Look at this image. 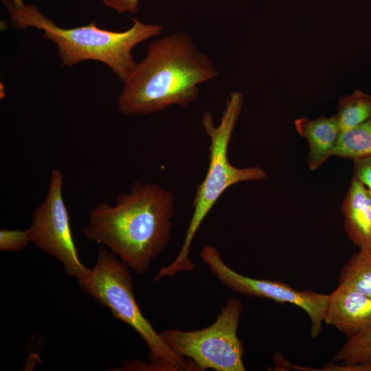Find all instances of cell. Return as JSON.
Instances as JSON below:
<instances>
[{
	"mask_svg": "<svg viewBox=\"0 0 371 371\" xmlns=\"http://www.w3.org/2000/svg\"><path fill=\"white\" fill-rule=\"evenodd\" d=\"M174 201L158 183L135 181L113 205L100 201L93 207L82 233L144 275L170 241Z\"/></svg>",
	"mask_w": 371,
	"mask_h": 371,
	"instance_id": "cell-1",
	"label": "cell"
},
{
	"mask_svg": "<svg viewBox=\"0 0 371 371\" xmlns=\"http://www.w3.org/2000/svg\"><path fill=\"white\" fill-rule=\"evenodd\" d=\"M218 76L191 35L176 32L148 44L145 57L123 82L117 109L124 115H147L173 105L187 107L197 99L199 85Z\"/></svg>",
	"mask_w": 371,
	"mask_h": 371,
	"instance_id": "cell-2",
	"label": "cell"
},
{
	"mask_svg": "<svg viewBox=\"0 0 371 371\" xmlns=\"http://www.w3.org/2000/svg\"><path fill=\"white\" fill-rule=\"evenodd\" d=\"M1 1L14 28H37L43 31V38L56 44L58 56L64 66H73L88 60H97L106 65L122 82L126 80L137 64L133 49L161 34L165 28L159 24L144 23L131 16L132 26L123 32L101 29L95 22L64 28L58 26L33 4L18 7L11 0Z\"/></svg>",
	"mask_w": 371,
	"mask_h": 371,
	"instance_id": "cell-3",
	"label": "cell"
},
{
	"mask_svg": "<svg viewBox=\"0 0 371 371\" xmlns=\"http://www.w3.org/2000/svg\"><path fill=\"white\" fill-rule=\"evenodd\" d=\"M243 93L232 91L226 99L218 126L215 125L213 115L210 111H205L202 115V126L210 140L208 168L204 179L196 188L192 205L193 213L183 245L175 260L155 275L157 280L194 269V265L190 258L193 238L205 216L229 187L243 181L265 180L267 177L266 171L260 167L237 168L228 159L229 142L243 109Z\"/></svg>",
	"mask_w": 371,
	"mask_h": 371,
	"instance_id": "cell-4",
	"label": "cell"
},
{
	"mask_svg": "<svg viewBox=\"0 0 371 371\" xmlns=\"http://www.w3.org/2000/svg\"><path fill=\"white\" fill-rule=\"evenodd\" d=\"M78 282L82 291L108 308L115 318L132 327L142 338L149 349V370L199 371L191 360L174 352L143 315L135 300L131 268L108 248L99 247L94 266Z\"/></svg>",
	"mask_w": 371,
	"mask_h": 371,
	"instance_id": "cell-5",
	"label": "cell"
},
{
	"mask_svg": "<svg viewBox=\"0 0 371 371\" xmlns=\"http://www.w3.org/2000/svg\"><path fill=\"white\" fill-rule=\"evenodd\" d=\"M243 311L241 301L232 297L208 327L188 331L169 328L159 335L174 352L191 360L199 371H245V350L237 333Z\"/></svg>",
	"mask_w": 371,
	"mask_h": 371,
	"instance_id": "cell-6",
	"label": "cell"
},
{
	"mask_svg": "<svg viewBox=\"0 0 371 371\" xmlns=\"http://www.w3.org/2000/svg\"><path fill=\"white\" fill-rule=\"evenodd\" d=\"M63 176L53 169L47 194L36 208L28 231L31 243L43 252L59 260L66 273L84 280L90 269L80 261L70 225V217L63 195Z\"/></svg>",
	"mask_w": 371,
	"mask_h": 371,
	"instance_id": "cell-7",
	"label": "cell"
},
{
	"mask_svg": "<svg viewBox=\"0 0 371 371\" xmlns=\"http://www.w3.org/2000/svg\"><path fill=\"white\" fill-rule=\"evenodd\" d=\"M200 255L210 270L229 289L280 304H294L308 314L311 320V335L317 337L320 334L329 295L312 290H297L280 281L242 275L225 262L219 251L214 246H205Z\"/></svg>",
	"mask_w": 371,
	"mask_h": 371,
	"instance_id": "cell-8",
	"label": "cell"
},
{
	"mask_svg": "<svg viewBox=\"0 0 371 371\" xmlns=\"http://www.w3.org/2000/svg\"><path fill=\"white\" fill-rule=\"evenodd\" d=\"M324 322L348 339L359 335L371 326V297L337 286L329 294Z\"/></svg>",
	"mask_w": 371,
	"mask_h": 371,
	"instance_id": "cell-9",
	"label": "cell"
},
{
	"mask_svg": "<svg viewBox=\"0 0 371 371\" xmlns=\"http://www.w3.org/2000/svg\"><path fill=\"white\" fill-rule=\"evenodd\" d=\"M341 210L348 238L359 250L371 253V195L367 188L354 176Z\"/></svg>",
	"mask_w": 371,
	"mask_h": 371,
	"instance_id": "cell-10",
	"label": "cell"
},
{
	"mask_svg": "<svg viewBox=\"0 0 371 371\" xmlns=\"http://www.w3.org/2000/svg\"><path fill=\"white\" fill-rule=\"evenodd\" d=\"M294 125L308 143L307 164L311 170L315 171L333 156L341 132L337 115L321 116L315 120L303 117L296 119Z\"/></svg>",
	"mask_w": 371,
	"mask_h": 371,
	"instance_id": "cell-11",
	"label": "cell"
},
{
	"mask_svg": "<svg viewBox=\"0 0 371 371\" xmlns=\"http://www.w3.org/2000/svg\"><path fill=\"white\" fill-rule=\"evenodd\" d=\"M338 286L371 297V253L353 254L341 269Z\"/></svg>",
	"mask_w": 371,
	"mask_h": 371,
	"instance_id": "cell-12",
	"label": "cell"
},
{
	"mask_svg": "<svg viewBox=\"0 0 371 371\" xmlns=\"http://www.w3.org/2000/svg\"><path fill=\"white\" fill-rule=\"evenodd\" d=\"M333 156L352 161L371 157V117L357 126L341 132Z\"/></svg>",
	"mask_w": 371,
	"mask_h": 371,
	"instance_id": "cell-13",
	"label": "cell"
},
{
	"mask_svg": "<svg viewBox=\"0 0 371 371\" xmlns=\"http://www.w3.org/2000/svg\"><path fill=\"white\" fill-rule=\"evenodd\" d=\"M337 115L341 132L361 124L371 117V94L357 89L340 98Z\"/></svg>",
	"mask_w": 371,
	"mask_h": 371,
	"instance_id": "cell-14",
	"label": "cell"
},
{
	"mask_svg": "<svg viewBox=\"0 0 371 371\" xmlns=\"http://www.w3.org/2000/svg\"><path fill=\"white\" fill-rule=\"evenodd\" d=\"M343 366H371V326L359 335L348 339L334 356Z\"/></svg>",
	"mask_w": 371,
	"mask_h": 371,
	"instance_id": "cell-15",
	"label": "cell"
},
{
	"mask_svg": "<svg viewBox=\"0 0 371 371\" xmlns=\"http://www.w3.org/2000/svg\"><path fill=\"white\" fill-rule=\"evenodd\" d=\"M31 243L28 229L25 230L0 229V251L16 252L25 249Z\"/></svg>",
	"mask_w": 371,
	"mask_h": 371,
	"instance_id": "cell-16",
	"label": "cell"
},
{
	"mask_svg": "<svg viewBox=\"0 0 371 371\" xmlns=\"http://www.w3.org/2000/svg\"><path fill=\"white\" fill-rule=\"evenodd\" d=\"M353 175L368 190L371 195V157L352 161Z\"/></svg>",
	"mask_w": 371,
	"mask_h": 371,
	"instance_id": "cell-17",
	"label": "cell"
},
{
	"mask_svg": "<svg viewBox=\"0 0 371 371\" xmlns=\"http://www.w3.org/2000/svg\"><path fill=\"white\" fill-rule=\"evenodd\" d=\"M140 0H102L105 6L113 9L120 14L137 12Z\"/></svg>",
	"mask_w": 371,
	"mask_h": 371,
	"instance_id": "cell-18",
	"label": "cell"
},
{
	"mask_svg": "<svg viewBox=\"0 0 371 371\" xmlns=\"http://www.w3.org/2000/svg\"><path fill=\"white\" fill-rule=\"evenodd\" d=\"M11 1L14 3V5H16L18 7H23L25 5L22 0H11Z\"/></svg>",
	"mask_w": 371,
	"mask_h": 371,
	"instance_id": "cell-19",
	"label": "cell"
}]
</instances>
